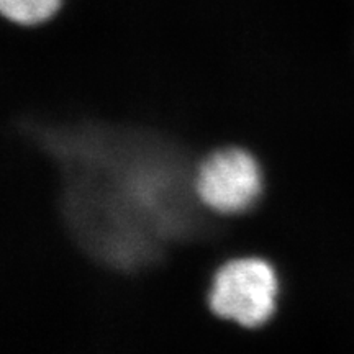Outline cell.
<instances>
[{
  "mask_svg": "<svg viewBox=\"0 0 354 354\" xmlns=\"http://www.w3.org/2000/svg\"><path fill=\"white\" fill-rule=\"evenodd\" d=\"M279 279L263 258H236L220 266L212 279L209 307L221 320L246 330L263 328L277 308Z\"/></svg>",
  "mask_w": 354,
  "mask_h": 354,
  "instance_id": "1",
  "label": "cell"
},
{
  "mask_svg": "<svg viewBox=\"0 0 354 354\" xmlns=\"http://www.w3.org/2000/svg\"><path fill=\"white\" fill-rule=\"evenodd\" d=\"M61 0H0V13L20 25H38L50 20Z\"/></svg>",
  "mask_w": 354,
  "mask_h": 354,
  "instance_id": "3",
  "label": "cell"
},
{
  "mask_svg": "<svg viewBox=\"0 0 354 354\" xmlns=\"http://www.w3.org/2000/svg\"><path fill=\"white\" fill-rule=\"evenodd\" d=\"M197 202L218 215H241L259 202L264 190L263 167L253 154L236 146L216 149L194 174Z\"/></svg>",
  "mask_w": 354,
  "mask_h": 354,
  "instance_id": "2",
  "label": "cell"
}]
</instances>
